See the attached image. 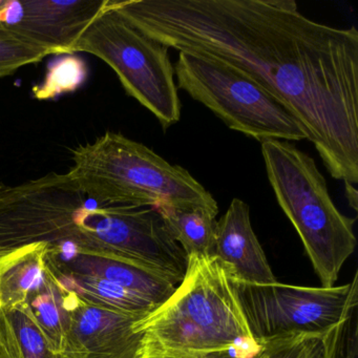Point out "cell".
Here are the masks:
<instances>
[{"mask_svg": "<svg viewBox=\"0 0 358 358\" xmlns=\"http://www.w3.org/2000/svg\"><path fill=\"white\" fill-rule=\"evenodd\" d=\"M148 38L217 58L295 117L331 177L358 183V31L318 24L294 0H110Z\"/></svg>", "mask_w": 358, "mask_h": 358, "instance_id": "obj_1", "label": "cell"}, {"mask_svg": "<svg viewBox=\"0 0 358 358\" xmlns=\"http://www.w3.org/2000/svg\"><path fill=\"white\" fill-rule=\"evenodd\" d=\"M137 358H208L257 345L231 276L215 255H192L175 292L133 324Z\"/></svg>", "mask_w": 358, "mask_h": 358, "instance_id": "obj_2", "label": "cell"}, {"mask_svg": "<svg viewBox=\"0 0 358 358\" xmlns=\"http://www.w3.org/2000/svg\"><path fill=\"white\" fill-rule=\"evenodd\" d=\"M261 148L278 205L299 234L322 287L335 286L355 250V220L336 208L309 155L280 140H266Z\"/></svg>", "mask_w": 358, "mask_h": 358, "instance_id": "obj_3", "label": "cell"}, {"mask_svg": "<svg viewBox=\"0 0 358 358\" xmlns=\"http://www.w3.org/2000/svg\"><path fill=\"white\" fill-rule=\"evenodd\" d=\"M66 175L98 205L156 207L213 199L185 169L113 131L75 148L73 166Z\"/></svg>", "mask_w": 358, "mask_h": 358, "instance_id": "obj_4", "label": "cell"}, {"mask_svg": "<svg viewBox=\"0 0 358 358\" xmlns=\"http://www.w3.org/2000/svg\"><path fill=\"white\" fill-rule=\"evenodd\" d=\"M178 89L219 117L230 129L259 140L307 139L299 121L267 90L234 66L194 52L173 64Z\"/></svg>", "mask_w": 358, "mask_h": 358, "instance_id": "obj_5", "label": "cell"}, {"mask_svg": "<svg viewBox=\"0 0 358 358\" xmlns=\"http://www.w3.org/2000/svg\"><path fill=\"white\" fill-rule=\"evenodd\" d=\"M81 52L113 69L127 95L152 112L163 129L180 120L181 101L169 48L134 28L108 3L71 50Z\"/></svg>", "mask_w": 358, "mask_h": 358, "instance_id": "obj_6", "label": "cell"}, {"mask_svg": "<svg viewBox=\"0 0 358 358\" xmlns=\"http://www.w3.org/2000/svg\"><path fill=\"white\" fill-rule=\"evenodd\" d=\"M255 341L301 333H327L347 324L358 303V273L343 286L253 285L232 278Z\"/></svg>", "mask_w": 358, "mask_h": 358, "instance_id": "obj_7", "label": "cell"}, {"mask_svg": "<svg viewBox=\"0 0 358 358\" xmlns=\"http://www.w3.org/2000/svg\"><path fill=\"white\" fill-rule=\"evenodd\" d=\"M85 196L66 173H51L0 190V251L33 243L83 242L76 213Z\"/></svg>", "mask_w": 358, "mask_h": 358, "instance_id": "obj_8", "label": "cell"}, {"mask_svg": "<svg viewBox=\"0 0 358 358\" xmlns=\"http://www.w3.org/2000/svg\"><path fill=\"white\" fill-rule=\"evenodd\" d=\"M108 0H0V22L8 29L52 50L71 54L85 29Z\"/></svg>", "mask_w": 358, "mask_h": 358, "instance_id": "obj_9", "label": "cell"}, {"mask_svg": "<svg viewBox=\"0 0 358 358\" xmlns=\"http://www.w3.org/2000/svg\"><path fill=\"white\" fill-rule=\"evenodd\" d=\"M64 306L70 312L69 358H137L142 334L134 332L138 318L90 303L66 290Z\"/></svg>", "mask_w": 358, "mask_h": 358, "instance_id": "obj_10", "label": "cell"}, {"mask_svg": "<svg viewBox=\"0 0 358 358\" xmlns=\"http://www.w3.org/2000/svg\"><path fill=\"white\" fill-rule=\"evenodd\" d=\"M215 255L234 280L253 285L278 282L253 231L249 206L240 199H234L217 221Z\"/></svg>", "mask_w": 358, "mask_h": 358, "instance_id": "obj_11", "label": "cell"}, {"mask_svg": "<svg viewBox=\"0 0 358 358\" xmlns=\"http://www.w3.org/2000/svg\"><path fill=\"white\" fill-rule=\"evenodd\" d=\"M48 261L62 272L97 276L114 282L137 293L157 307L164 303L177 288V285L164 276L124 259L77 253L64 263H54L49 257Z\"/></svg>", "mask_w": 358, "mask_h": 358, "instance_id": "obj_12", "label": "cell"}, {"mask_svg": "<svg viewBox=\"0 0 358 358\" xmlns=\"http://www.w3.org/2000/svg\"><path fill=\"white\" fill-rule=\"evenodd\" d=\"M49 243L24 245L0 251V309L29 303L49 280Z\"/></svg>", "mask_w": 358, "mask_h": 358, "instance_id": "obj_13", "label": "cell"}, {"mask_svg": "<svg viewBox=\"0 0 358 358\" xmlns=\"http://www.w3.org/2000/svg\"><path fill=\"white\" fill-rule=\"evenodd\" d=\"M162 217L171 236L185 252L215 255L217 201H178L155 207Z\"/></svg>", "mask_w": 358, "mask_h": 358, "instance_id": "obj_14", "label": "cell"}, {"mask_svg": "<svg viewBox=\"0 0 358 358\" xmlns=\"http://www.w3.org/2000/svg\"><path fill=\"white\" fill-rule=\"evenodd\" d=\"M48 265L64 288L74 291L90 303L122 312L138 320L148 315L157 308L156 305L137 293L103 278L62 272L54 268L49 261Z\"/></svg>", "mask_w": 358, "mask_h": 358, "instance_id": "obj_15", "label": "cell"}, {"mask_svg": "<svg viewBox=\"0 0 358 358\" xmlns=\"http://www.w3.org/2000/svg\"><path fill=\"white\" fill-rule=\"evenodd\" d=\"M64 293L66 289L49 267L47 285L43 290L31 297L29 305L55 349L66 355L70 312L64 306Z\"/></svg>", "mask_w": 358, "mask_h": 358, "instance_id": "obj_16", "label": "cell"}, {"mask_svg": "<svg viewBox=\"0 0 358 358\" xmlns=\"http://www.w3.org/2000/svg\"><path fill=\"white\" fill-rule=\"evenodd\" d=\"M350 320L330 332L301 333L263 341L264 358H338Z\"/></svg>", "mask_w": 358, "mask_h": 358, "instance_id": "obj_17", "label": "cell"}, {"mask_svg": "<svg viewBox=\"0 0 358 358\" xmlns=\"http://www.w3.org/2000/svg\"><path fill=\"white\" fill-rule=\"evenodd\" d=\"M89 76L87 62L76 54L57 55L48 64L43 83L34 85L32 94L39 101L56 100L78 91Z\"/></svg>", "mask_w": 358, "mask_h": 358, "instance_id": "obj_18", "label": "cell"}, {"mask_svg": "<svg viewBox=\"0 0 358 358\" xmlns=\"http://www.w3.org/2000/svg\"><path fill=\"white\" fill-rule=\"evenodd\" d=\"M6 311L11 320L24 358H69L55 349L29 303Z\"/></svg>", "mask_w": 358, "mask_h": 358, "instance_id": "obj_19", "label": "cell"}, {"mask_svg": "<svg viewBox=\"0 0 358 358\" xmlns=\"http://www.w3.org/2000/svg\"><path fill=\"white\" fill-rule=\"evenodd\" d=\"M50 55H55L52 50L22 37L0 22V78L12 76L24 66L38 64Z\"/></svg>", "mask_w": 358, "mask_h": 358, "instance_id": "obj_20", "label": "cell"}, {"mask_svg": "<svg viewBox=\"0 0 358 358\" xmlns=\"http://www.w3.org/2000/svg\"><path fill=\"white\" fill-rule=\"evenodd\" d=\"M0 358H24L15 331L5 309H0Z\"/></svg>", "mask_w": 358, "mask_h": 358, "instance_id": "obj_21", "label": "cell"}, {"mask_svg": "<svg viewBox=\"0 0 358 358\" xmlns=\"http://www.w3.org/2000/svg\"><path fill=\"white\" fill-rule=\"evenodd\" d=\"M208 358H264V345L257 343L255 345L236 347Z\"/></svg>", "mask_w": 358, "mask_h": 358, "instance_id": "obj_22", "label": "cell"}, {"mask_svg": "<svg viewBox=\"0 0 358 358\" xmlns=\"http://www.w3.org/2000/svg\"><path fill=\"white\" fill-rule=\"evenodd\" d=\"M345 185L350 206L353 207L354 210H357V190L352 184L345 183Z\"/></svg>", "mask_w": 358, "mask_h": 358, "instance_id": "obj_23", "label": "cell"}, {"mask_svg": "<svg viewBox=\"0 0 358 358\" xmlns=\"http://www.w3.org/2000/svg\"><path fill=\"white\" fill-rule=\"evenodd\" d=\"M3 187H5V185H3V184H0V190L3 189Z\"/></svg>", "mask_w": 358, "mask_h": 358, "instance_id": "obj_24", "label": "cell"}]
</instances>
